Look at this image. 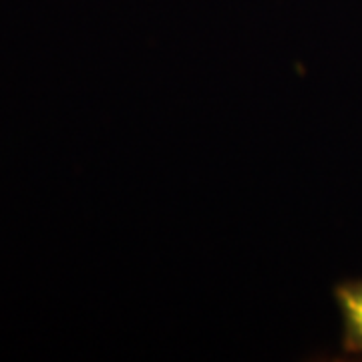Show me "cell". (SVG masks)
I'll return each mask as SVG.
<instances>
[{
	"label": "cell",
	"mask_w": 362,
	"mask_h": 362,
	"mask_svg": "<svg viewBox=\"0 0 362 362\" xmlns=\"http://www.w3.org/2000/svg\"><path fill=\"white\" fill-rule=\"evenodd\" d=\"M334 294L344 320V350L362 354V280L340 284Z\"/></svg>",
	"instance_id": "cell-1"
}]
</instances>
